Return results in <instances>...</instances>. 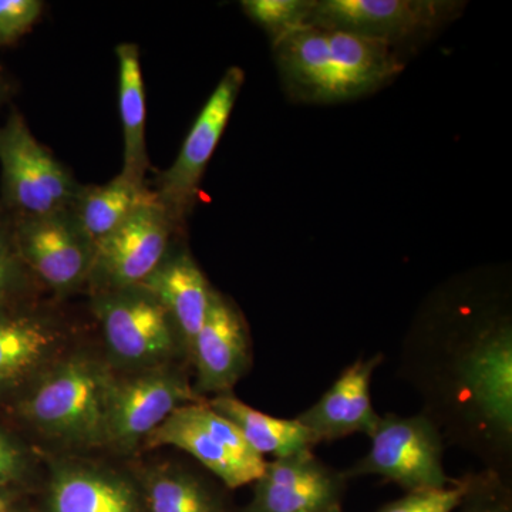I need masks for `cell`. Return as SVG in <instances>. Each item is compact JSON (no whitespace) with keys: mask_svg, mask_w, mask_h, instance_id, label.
<instances>
[{"mask_svg":"<svg viewBox=\"0 0 512 512\" xmlns=\"http://www.w3.org/2000/svg\"><path fill=\"white\" fill-rule=\"evenodd\" d=\"M0 170V210L10 218L67 210L82 187L69 168L36 140L16 109L0 126Z\"/></svg>","mask_w":512,"mask_h":512,"instance_id":"6da1fadb","label":"cell"},{"mask_svg":"<svg viewBox=\"0 0 512 512\" xmlns=\"http://www.w3.org/2000/svg\"><path fill=\"white\" fill-rule=\"evenodd\" d=\"M113 377L86 357L70 359L49 373L30 394L26 413L40 429L72 443L106 440Z\"/></svg>","mask_w":512,"mask_h":512,"instance_id":"7a4b0ae2","label":"cell"},{"mask_svg":"<svg viewBox=\"0 0 512 512\" xmlns=\"http://www.w3.org/2000/svg\"><path fill=\"white\" fill-rule=\"evenodd\" d=\"M148 447L171 446L191 454L229 488L256 483L265 458L255 453L237 427L207 403L175 410L146 437Z\"/></svg>","mask_w":512,"mask_h":512,"instance_id":"3957f363","label":"cell"},{"mask_svg":"<svg viewBox=\"0 0 512 512\" xmlns=\"http://www.w3.org/2000/svg\"><path fill=\"white\" fill-rule=\"evenodd\" d=\"M456 0H315L311 25L379 40L397 49L429 39L463 12Z\"/></svg>","mask_w":512,"mask_h":512,"instance_id":"277c9868","label":"cell"},{"mask_svg":"<svg viewBox=\"0 0 512 512\" xmlns=\"http://www.w3.org/2000/svg\"><path fill=\"white\" fill-rule=\"evenodd\" d=\"M244 82V70L229 67L192 124L173 165L157 178L154 195L177 227L195 207L202 175L220 144Z\"/></svg>","mask_w":512,"mask_h":512,"instance_id":"5b68a950","label":"cell"},{"mask_svg":"<svg viewBox=\"0 0 512 512\" xmlns=\"http://www.w3.org/2000/svg\"><path fill=\"white\" fill-rule=\"evenodd\" d=\"M175 228L153 194L119 228L94 245L89 281L96 286V293L143 284L167 256Z\"/></svg>","mask_w":512,"mask_h":512,"instance_id":"8992f818","label":"cell"},{"mask_svg":"<svg viewBox=\"0 0 512 512\" xmlns=\"http://www.w3.org/2000/svg\"><path fill=\"white\" fill-rule=\"evenodd\" d=\"M372 447L353 473L376 474L410 491L444 488L443 443L427 417H380Z\"/></svg>","mask_w":512,"mask_h":512,"instance_id":"52a82bcc","label":"cell"},{"mask_svg":"<svg viewBox=\"0 0 512 512\" xmlns=\"http://www.w3.org/2000/svg\"><path fill=\"white\" fill-rule=\"evenodd\" d=\"M10 220L20 258L47 288L69 293L89 281L94 244L70 208Z\"/></svg>","mask_w":512,"mask_h":512,"instance_id":"ba28073f","label":"cell"},{"mask_svg":"<svg viewBox=\"0 0 512 512\" xmlns=\"http://www.w3.org/2000/svg\"><path fill=\"white\" fill-rule=\"evenodd\" d=\"M93 308L107 345L123 362L147 365L173 352V320L141 286L96 293Z\"/></svg>","mask_w":512,"mask_h":512,"instance_id":"9c48e42d","label":"cell"},{"mask_svg":"<svg viewBox=\"0 0 512 512\" xmlns=\"http://www.w3.org/2000/svg\"><path fill=\"white\" fill-rule=\"evenodd\" d=\"M461 392L474 413L503 434L512 429V332L507 322L493 323L458 363Z\"/></svg>","mask_w":512,"mask_h":512,"instance_id":"30bf717a","label":"cell"},{"mask_svg":"<svg viewBox=\"0 0 512 512\" xmlns=\"http://www.w3.org/2000/svg\"><path fill=\"white\" fill-rule=\"evenodd\" d=\"M198 397L180 376L153 372L111 386L106 440L128 444L146 437L180 407Z\"/></svg>","mask_w":512,"mask_h":512,"instance_id":"8fae6325","label":"cell"},{"mask_svg":"<svg viewBox=\"0 0 512 512\" xmlns=\"http://www.w3.org/2000/svg\"><path fill=\"white\" fill-rule=\"evenodd\" d=\"M339 490V478L311 450L302 451L265 464L256 481L252 512L333 510Z\"/></svg>","mask_w":512,"mask_h":512,"instance_id":"7c38bea8","label":"cell"},{"mask_svg":"<svg viewBox=\"0 0 512 512\" xmlns=\"http://www.w3.org/2000/svg\"><path fill=\"white\" fill-rule=\"evenodd\" d=\"M191 355L202 392L227 394L248 365V336L235 306L214 291Z\"/></svg>","mask_w":512,"mask_h":512,"instance_id":"4fadbf2b","label":"cell"},{"mask_svg":"<svg viewBox=\"0 0 512 512\" xmlns=\"http://www.w3.org/2000/svg\"><path fill=\"white\" fill-rule=\"evenodd\" d=\"M380 356L349 366L318 403L298 417L315 439L338 440L356 433L370 436L380 416L373 409L370 382Z\"/></svg>","mask_w":512,"mask_h":512,"instance_id":"5bb4252c","label":"cell"},{"mask_svg":"<svg viewBox=\"0 0 512 512\" xmlns=\"http://www.w3.org/2000/svg\"><path fill=\"white\" fill-rule=\"evenodd\" d=\"M328 33L333 69L332 103L367 96L403 72L404 62L392 46L338 30Z\"/></svg>","mask_w":512,"mask_h":512,"instance_id":"9a60e30c","label":"cell"},{"mask_svg":"<svg viewBox=\"0 0 512 512\" xmlns=\"http://www.w3.org/2000/svg\"><path fill=\"white\" fill-rule=\"evenodd\" d=\"M140 286L164 306L185 348L191 353L214 292L191 255L188 252L167 254Z\"/></svg>","mask_w":512,"mask_h":512,"instance_id":"2e32d148","label":"cell"},{"mask_svg":"<svg viewBox=\"0 0 512 512\" xmlns=\"http://www.w3.org/2000/svg\"><path fill=\"white\" fill-rule=\"evenodd\" d=\"M286 96L298 103H332L328 30L308 25L272 45Z\"/></svg>","mask_w":512,"mask_h":512,"instance_id":"e0dca14e","label":"cell"},{"mask_svg":"<svg viewBox=\"0 0 512 512\" xmlns=\"http://www.w3.org/2000/svg\"><path fill=\"white\" fill-rule=\"evenodd\" d=\"M62 339L52 312L0 305V386L16 382L42 365Z\"/></svg>","mask_w":512,"mask_h":512,"instance_id":"ac0fdd59","label":"cell"},{"mask_svg":"<svg viewBox=\"0 0 512 512\" xmlns=\"http://www.w3.org/2000/svg\"><path fill=\"white\" fill-rule=\"evenodd\" d=\"M119 59V103L124 136V160L121 177L147 187L146 92L141 73L140 49L136 43H121Z\"/></svg>","mask_w":512,"mask_h":512,"instance_id":"d6986e66","label":"cell"},{"mask_svg":"<svg viewBox=\"0 0 512 512\" xmlns=\"http://www.w3.org/2000/svg\"><path fill=\"white\" fill-rule=\"evenodd\" d=\"M207 404L231 421L249 447L259 456L285 458L312 450L313 444H316L311 431L298 419L286 420L269 416L229 394H220Z\"/></svg>","mask_w":512,"mask_h":512,"instance_id":"ffe728a7","label":"cell"},{"mask_svg":"<svg viewBox=\"0 0 512 512\" xmlns=\"http://www.w3.org/2000/svg\"><path fill=\"white\" fill-rule=\"evenodd\" d=\"M153 194L147 187L133 184L119 174L104 185H82L70 210L96 245L119 228Z\"/></svg>","mask_w":512,"mask_h":512,"instance_id":"44dd1931","label":"cell"},{"mask_svg":"<svg viewBox=\"0 0 512 512\" xmlns=\"http://www.w3.org/2000/svg\"><path fill=\"white\" fill-rule=\"evenodd\" d=\"M53 512H136L133 491L116 478L86 470L57 476L52 487Z\"/></svg>","mask_w":512,"mask_h":512,"instance_id":"7402d4cb","label":"cell"},{"mask_svg":"<svg viewBox=\"0 0 512 512\" xmlns=\"http://www.w3.org/2000/svg\"><path fill=\"white\" fill-rule=\"evenodd\" d=\"M315 0H244L241 8L259 26L272 45L289 33L311 25Z\"/></svg>","mask_w":512,"mask_h":512,"instance_id":"603a6c76","label":"cell"},{"mask_svg":"<svg viewBox=\"0 0 512 512\" xmlns=\"http://www.w3.org/2000/svg\"><path fill=\"white\" fill-rule=\"evenodd\" d=\"M151 512H215L207 491L194 478L165 473L148 485Z\"/></svg>","mask_w":512,"mask_h":512,"instance_id":"cb8c5ba5","label":"cell"},{"mask_svg":"<svg viewBox=\"0 0 512 512\" xmlns=\"http://www.w3.org/2000/svg\"><path fill=\"white\" fill-rule=\"evenodd\" d=\"M29 274L16 247L12 220L0 210V305L12 302L25 292Z\"/></svg>","mask_w":512,"mask_h":512,"instance_id":"d4e9b609","label":"cell"},{"mask_svg":"<svg viewBox=\"0 0 512 512\" xmlns=\"http://www.w3.org/2000/svg\"><path fill=\"white\" fill-rule=\"evenodd\" d=\"M42 0H0V49L15 45L42 16Z\"/></svg>","mask_w":512,"mask_h":512,"instance_id":"484cf974","label":"cell"},{"mask_svg":"<svg viewBox=\"0 0 512 512\" xmlns=\"http://www.w3.org/2000/svg\"><path fill=\"white\" fill-rule=\"evenodd\" d=\"M464 494V487L412 491L403 500L390 504L380 512H453Z\"/></svg>","mask_w":512,"mask_h":512,"instance_id":"4316f807","label":"cell"},{"mask_svg":"<svg viewBox=\"0 0 512 512\" xmlns=\"http://www.w3.org/2000/svg\"><path fill=\"white\" fill-rule=\"evenodd\" d=\"M19 454L5 437L0 436V481L15 474L19 467Z\"/></svg>","mask_w":512,"mask_h":512,"instance_id":"83f0119b","label":"cell"},{"mask_svg":"<svg viewBox=\"0 0 512 512\" xmlns=\"http://www.w3.org/2000/svg\"><path fill=\"white\" fill-rule=\"evenodd\" d=\"M16 84L12 74L5 67L0 66V110L9 103L15 94Z\"/></svg>","mask_w":512,"mask_h":512,"instance_id":"f1b7e54d","label":"cell"},{"mask_svg":"<svg viewBox=\"0 0 512 512\" xmlns=\"http://www.w3.org/2000/svg\"><path fill=\"white\" fill-rule=\"evenodd\" d=\"M6 507H8V504H6L5 498L0 497V512H5Z\"/></svg>","mask_w":512,"mask_h":512,"instance_id":"f546056e","label":"cell"},{"mask_svg":"<svg viewBox=\"0 0 512 512\" xmlns=\"http://www.w3.org/2000/svg\"><path fill=\"white\" fill-rule=\"evenodd\" d=\"M491 512H498V511H491Z\"/></svg>","mask_w":512,"mask_h":512,"instance_id":"4dcf8cb0","label":"cell"}]
</instances>
